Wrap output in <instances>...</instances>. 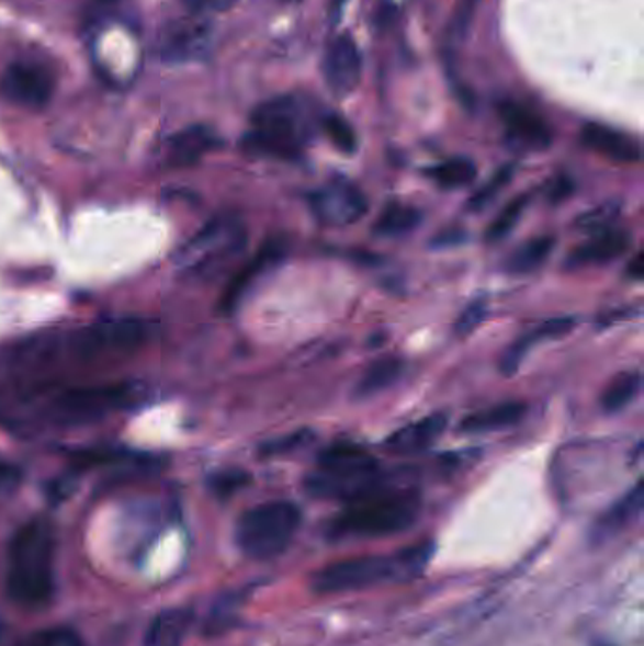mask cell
<instances>
[{"label": "cell", "instance_id": "6da1fadb", "mask_svg": "<svg viewBox=\"0 0 644 646\" xmlns=\"http://www.w3.org/2000/svg\"><path fill=\"white\" fill-rule=\"evenodd\" d=\"M135 394L125 384L65 386L25 384L0 392V422L41 428H80L129 407Z\"/></svg>", "mask_w": 644, "mask_h": 646}, {"label": "cell", "instance_id": "7a4b0ae2", "mask_svg": "<svg viewBox=\"0 0 644 646\" xmlns=\"http://www.w3.org/2000/svg\"><path fill=\"white\" fill-rule=\"evenodd\" d=\"M156 326L143 318H114L76 329L61 337L38 340L20 355L29 365H97L133 354L154 337Z\"/></svg>", "mask_w": 644, "mask_h": 646}, {"label": "cell", "instance_id": "3957f363", "mask_svg": "<svg viewBox=\"0 0 644 646\" xmlns=\"http://www.w3.org/2000/svg\"><path fill=\"white\" fill-rule=\"evenodd\" d=\"M55 531L48 520H31L15 531L10 543L7 590L15 605L38 611L52 603Z\"/></svg>", "mask_w": 644, "mask_h": 646}, {"label": "cell", "instance_id": "277c9868", "mask_svg": "<svg viewBox=\"0 0 644 646\" xmlns=\"http://www.w3.org/2000/svg\"><path fill=\"white\" fill-rule=\"evenodd\" d=\"M433 558V544H416L389 556H360L324 565L314 571L310 588L316 593H347L386 582H405L421 575Z\"/></svg>", "mask_w": 644, "mask_h": 646}, {"label": "cell", "instance_id": "5b68a950", "mask_svg": "<svg viewBox=\"0 0 644 646\" xmlns=\"http://www.w3.org/2000/svg\"><path fill=\"white\" fill-rule=\"evenodd\" d=\"M313 136V120L305 104L284 95L259 104L251 114V129L242 138L248 156L295 161Z\"/></svg>", "mask_w": 644, "mask_h": 646}, {"label": "cell", "instance_id": "8992f818", "mask_svg": "<svg viewBox=\"0 0 644 646\" xmlns=\"http://www.w3.org/2000/svg\"><path fill=\"white\" fill-rule=\"evenodd\" d=\"M420 517V497L410 490H381L348 503L331 520L327 533L331 539L392 537L410 530Z\"/></svg>", "mask_w": 644, "mask_h": 646}, {"label": "cell", "instance_id": "52a82bcc", "mask_svg": "<svg viewBox=\"0 0 644 646\" xmlns=\"http://www.w3.org/2000/svg\"><path fill=\"white\" fill-rule=\"evenodd\" d=\"M384 484L379 462L365 449L339 442L324 450L318 469L306 478V491L319 499H337L344 503L381 490Z\"/></svg>", "mask_w": 644, "mask_h": 646}, {"label": "cell", "instance_id": "ba28073f", "mask_svg": "<svg viewBox=\"0 0 644 646\" xmlns=\"http://www.w3.org/2000/svg\"><path fill=\"white\" fill-rule=\"evenodd\" d=\"M301 520V510L290 501L261 503L238 518L235 541L248 558H279L292 546Z\"/></svg>", "mask_w": 644, "mask_h": 646}, {"label": "cell", "instance_id": "9c48e42d", "mask_svg": "<svg viewBox=\"0 0 644 646\" xmlns=\"http://www.w3.org/2000/svg\"><path fill=\"white\" fill-rule=\"evenodd\" d=\"M246 246V227L237 216H217L183 246L178 265L193 276H214Z\"/></svg>", "mask_w": 644, "mask_h": 646}, {"label": "cell", "instance_id": "30bf717a", "mask_svg": "<svg viewBox=\"0 0 644 646\" xmlns=\"http://www.w3.org/2000/svg\"><path fill=\"white\" fill-rule=\"evenodd\" d=\"M308 204L314 218L327 227H348L358 224L369 211L363 191L344 178H337L324 188L313 191Z\"/></svg>", "mask_w": 644, "mask_h": 646}, {"label": "cell", "instance_id": "8fae6325", "mask_svg": "<svg viewBox=\"0 0 644 646\" xmlns=\"http://www.w3.org/2000/svg\"><path fill=\"white\" fill-rule=\"evenodd\" d=\"M54 91V72L42 63H12L0 78V95L23 109H44Z\"/></svg>", "mask_w": 644, "mask_h": 646}, {"label": "cell", "instance_id": "7c38bea8", "mask_svg": "<svg viewBox=\"0 0 644 646\" xmlns=\"http://www.w3.org/2000/svg\"><path fill=\"white\" fill-rule=\"evenodd\" d=\"M285 253H287V245L284 238L272 237L264 240L256 256L233 276L231 282L225 287L224 295L219 299V310L225 314L235 313L240 303L246 299V295L258 286L259 280L284 261Z\"/></svg>", "mask_w": 644, "mask_h": 646}, {"label": "cell", "instance_id": "4fadbf2b", "mask_svg": "<svg viewBox=\"0 0 644 646\" xmlns=\"http://www.w3.org/2000/svg\"><path fill=\"white\" fill-rule=\"evenodd\" d=\"M321 75L332 95H352L361 80V54L352 36L340 34L331 41L324 54Z\"/></svg>", "mask_w": 644, "mask_h": 646}, {"label": "cell", "instance_id": "5bb4252c", "mask_svg": "<svg viewBox=\"0 0 644 646\" xmlns=\"http://www.w3.org/2000/svg\"><path fill=\"white\" fill-rule=\"evenodd\" d=\"M499 116L512 143L526 150L541 151L550 148L552 131L535 110L520 102L507 101L499 106Z\"/></svg>", "mask_w": 644, "mask_h": 646}, {"label": "cell", "instance_id": "9a60e30c", "mask_svg": "<svg viewBox=\"0 0 644 646\" xmlns=\"http://www.w3.org/2000/svg\"><path fill=\"white\" fill-rule=\"evenodd\" d=\"M580 140L588 150L607 157L617 163H639L643 151L641 144L633 135L614 129L601 123H588L580 131Z\"/></svg>", "mask_w": 644, "mask_h": 646}, {"label": "cell", "instance_id": "2e32d148", "mask_svg": "<svg viewBox=\"0 0 644 646\" xmlns=\"http://www.w3.org/2000/svg\"><path fill=\"white\" fill-rule=\"evenodd\" d=\"M631 246V235L622 229H607L596 233L594 237L577 246L565 259L567 269H586V267H599L611 263L614 259L622 258Z\"/></svg>", "mask_w": 644, "mask_h": 646}, {"label": "cell", "instance_id": "e0dca14e", "mask_svg": "<svg viewBox=\"0 0 644 646\" xmlns=\"http://www.w3.org/2000/svg\"><path fill=\"white\" fill-rule=\"evenodd\" d=\"M448 418L444 415H431L418 422L408 423L387 437L384 449L395 456H413L428 450L444 433Z\"/></svg>", "mask_w": 644, "mask_h": 646}, {"label": "cell", "instance_id": "ac0fdd59", "mask_svg": "<svg viewBox=\"0 0 644 646\" xmlns=\"http://www.w3.org/2000/svg\"><path fill=\"white\" fill-rule=\"evenodd\" d=\"M575 327H577V320L570 318V316L552 318V320H546L541 326L535 327L533 331L523 335V337L516 340L515 344H510L505 350V354H502L501 361H499L501 373L505 376H512V374L518 373L523 358L529 354L531 348H535L536 344L546 342V340L562 339L565 335H569Z\"/></svg>", "mask_w": 644, "mask_h": 646}, {"label": "cell", "instance_id": "d6986e66", "mask_svg": "<svg viewBox=\"0 0 644 646\" xmlns=\"http://www.w3.org/2000/svg\"><path fill=\"white\" fill-rule=\"evenodd\" d=\"M219 138L211 127L193 125L170 138L167 144V163L174 169H185L197 165L206 154L216 150Z\"/></svg>", "mask_w": 644, "mask_h": 646}, {"label": "cell", "instance_id": "ffe728a7", "mask_svg": "<svg viewBox=\"0 0 644 646\" xmlns=\"http://www.w3.org/2000/svg\"><path fill=\"white\" fill-rule=\"evenodd\" d=\"M643 505V483L639 480L620 501L612 505L611 509L607 510L603 517L597 520L596 528H594V539L596 541H603V539L618 535L620 531L625 530L628 525L633 524L641 517Z\"/></svg>", "mask_w": 644, "mask_h": 646}, {"label": "cell", "instance_id": "44dd1931", "mask_svg": "<svg viewBox=\"0 0 644 646\" xmlns=\"http://www.w3.org/2000/svg\"><path fill=\"white\" fill-rule=\"evenodd\" d=\"M193 612L190 609H167L151 620L143 646H182L190 632Z\"/></svg>", "mask_w": 644, "mask_h": 646}, {"label": "cell", "instance_id": "7402d4cb", "mask_svg": "<svg viewBox=\"0 0 644 646\" xmlns=\"http://www.w3.org/2000/svg\"><path fill=\"white\" fill-rule=\"evenodd\" d=\"M526 412H528V407L523 403H499L496 407L484 408V410L468 415L460 423V431L467 433V435L499 431V429L510 428V426L520 422Z\"/></svg>", "mask_w": 644, "mask_h": 646}, {"label": "cell", "instance_id": "603a6c76", "mask_svg": "<svg viewBox=\"0 0 644 646\" xmlns=\"http://www.w3.org/2000/svg\"><path fill=\"white\" fill-rule=\"evenodd\" d=\"M403 373H405V361L399 358L376 360L373 365H369L365 373L361 374L353 395L360 399H369L373 395L382 394L387 388H392L395 382H399Z\"/></svg>", "mask_w": 644, "mask_h": 646}, {"label": "cell", "instance_id": "cb8c5ba5", "mask_svg": "<svg viewBox=\"0 0 644 646\" xmlns=\"http://www.w3.org/2000/svg\"><path fill=\"white\" fill-rule=\"evenodd\" d=\"M554 246H556L554 237H539L529 240V242L510 253L507 261H505V271L515 274V276L535 272L536 269H541L546 263V259L550 258Z\"/></svg>", "mask_w": 644, "mask_h": 646}, {"label": "cell", "instance_id": "d4e9b609", "mask_svg": "<svg viewBox=\"0 0 644 646\" xmlns=\"http://www.w3.org/2000/svg\"><path fill=\"white\" fill-rule=\"evenodd\" d=\"M421 222L418 208L410 204L392 203L379 214L373 231L379 237L397 238L414 231Z\"/></svg>", "mask_w": 644, "mask_h": 646}, {"label": "cell", "instance_id": "484cf974", "mask_svg": "<svg viewBox=\"0 0 644 646\" xmlns=\"http://www.w3.org/2000/svg\"><path fill=\"white\" fill-rule=\"evenodd\" d=\"M641 386H643L641 371H624L617 374L601 394V408L607 415H617L637 399Z\"/></svg>", "mask_w": 644, "mask_h": 646}, {"label": "cell", "instance_id": "4316f807", "mask_svg": "<svg viewBox=\"0 0 644 646\" xmlns=\"http://www.w3.org/2000/svg\"><path fill=\"white\" fill-rule=\"evenodd\" d=\"M428 177L442 190H462L475 182L476 165L465 157H454L428 169Z\"/></svg>", "mask_w": 644, "mask_h": 646}, {"label": "cell", "instance_id": "83f0119b", "mask_svg": "<svg viewBox=\"0 0 644 646\" xmlns=\"http://www.w3.org/2000/svg\"><path fill=\"white\" fill-rule=\"evenodd\" d=\"M206 46V27L203 25H190L182 23L180 27L172 29L165 49L169 57H191L197 55Z\"/></svg>", "mask_w": 644, "mask_h": 646}, {"label": "cell", "instance_id": "f1b7e54d", "mask_svg": "<svg viewBox=\"0 0 644 646\" xmlns=\"http://www.w3.org/2000/svg\"><path fill=\"white\" fill-rule=\"evenodd\" d=\"M529 197L528 195H520V197L512 199L505 208H502L497 218L492 222V225L486 231V240L488 242H499L505 237H509L512 229H515L520 218L523 216V212L528 208Z\"/></svg>", "mask_w": 644, "mask_h": 646}, {"label": "cell", "instance_id": "f546056e", "mask_svg": "<svg viewBox=\"0 0 644 646\" xmlns=\"http://www.w3.org/2000/svg\"><path fill=\"white\" fill-rule=\"evenodd\" d=\"M15 646H83L82 637L65 626L44 627L29 633Z\"/></svg>", "mask_w": 644, "mask_h": 646}, {"label": "cell", "instance_id": "4dcf8cb0", "mask_svg": "<svg viewBox=\"0 0 644 646\" xmlns=\"http://www.w3.org/2000/svg\"><path fill=\"white\" fill-rule=\"evenodd\" d=\"M618 216H620V204L611 201V203L599 204V206H594L591 211L580 214L575 222V227L578 231L596 235V233L611 229V225L617 222Z\"/></svg>", "mask_w": 644, "mask_h": 646}, {"label": "cell", "instance_id": "1f68e13d", "mask_svg": "<svg viewBox=\"0 0 644 646\" xmlns=\"http://www.w3.org/2000/svg\"><path fill=\"white\" fill-rule=\"evenodd\" d=\"M321 127H324L326 135L329 136V140L337 150L348 154V156L358 150V136L353 133L352 125L344 117L329 114V116L324 117Z\"/></svg>", "mask_w": 644, "mask_h": 646}, {"label": "cell", "instance_id": "d6a6232c", "mask_svg": "<svg viewBox=\"0 0 644 646\" xmlns=\"http://www.w3.org/2000/svg\"><path fill=\"white\" fill-rule=\"evenodd\" d=\"M512 174H515L512 167H505V169L496 172V177L492 178L488 184L481 188L473 197L468 199V211L482 212L489 203H494V199L501 193L502 188L509 184Z\"/></svg>", "mask_w": 644, "mask_h": 646}, {"label": "cell", "instance_id": "836d02e7", "mask_svg": "<svg viewBox=\"0 0 644 646\" xmlns=\"http://www.w3.org/2000/svg\"><path fill=\"white\" fill-rule=\"evenodd\" d=\"M313 431H308V429H298V431L290 433V435L280 437V439H274V441L264 442L259 452H261V456H282V454H290V452H295V450L305 449L306 444L313 441Z\"/></svg>", "mask_w": 644, "mask_h": 646}, {"label": "cell", "instance_id": "e575fe53", "mask_svg": "<svg viewBox=\"0 0 644 646\" xmlns=\"http://www.w3.org/2000/svg\"><path fill=\"white\" fill-rule=\"evenodd\" d=\"M486 301L476 299L460 314V318L455 320V333L460 337H467L468 333H473L476 327L481 326L484 318H486Z\"/></svg>", "mask_w": 644, "mask_h": 646}, {"label": "cell", "instance_id": "d590c367", "mask_svg": "<svg viewBox=\"0 0 644 646\" xmlns=\"http://www.w3.org/2000/svg\"><path fill=\"white\" fill-rule=\"evenodd\" d=\"M246 484L248 475L242 471H224L212 478V490L216 491L217 496H231Z\"/></svg>", "mask_w": 644, "mask_h": 646}, {"label": "cell", "instance_id": "8d00e7d4", "mask_svg": "<svg viewBox=\"0 0 644 646\" xmlns=\"http://www.w3.org/2000/svg\"><path fill=\"white\" fill-rule=\"evenodd\" d=\"M20 483L21 471L15 467L14 463L0 460V497L12 494Z\"/></svg>", "mask_w": 644, "mask_h": 646}, {"label": "cell", "instance_id": "74e56055", "mask_svg": "<svg viewBox=\"0 0 644 646\" xmlns=\"http://www.w3.org/2000/svg\"><path fill=\"white\" fill-rule=\"evenodd\" d=\"M183 2L195 14H217L235 7L237 0H183Z\"/></svg>", "mask_w": 644, "mask_h": 646}, {"label": "cell", "instance_id": "f35d334b", "mask_svg": "<svg viewBox=\"0 0 644 646\" xmlns=\"http://www.w3.org/2000/svg\"><path fill=\"white\" fill-rule=\"evenodd\" d=\"M628 276L631 280H641L644 276V258L643 252L635 253V258L631 259L628 265Z\"/></svg>", "mask_w": 644, "mask_h": 646}, {"label": "cell", "instance_id": "ab89813d", "mask_svg": "<svg viewBox=\"0 0 644 646\" xmlns=\"http://www.w3.org/2000/svg\"><path fill=\"white\" fill-rule=\"evenodd\" d=\"M569 193H570L569 182H567V180H565V178H560V180H557L556 184H554V188H552V190H550V201H554V203H557V201H562V199L567 197V195H569Z\"/></svg>", "mask_w": 644, "mask_h": 646}]
</instances>
